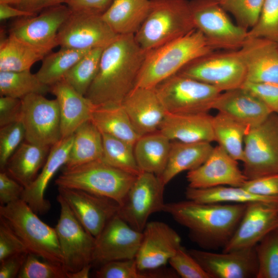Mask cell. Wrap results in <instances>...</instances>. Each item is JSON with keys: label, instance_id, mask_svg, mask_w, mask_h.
<instances>
[{"label": "cell", "instance_id": "74e56055", "mask_svg": "<svg viewBox=\"0 0 278 278\" xmlns=\"http://www.w3.org/2000/svg\"><path fill=\"white\" fill-rule=\"evenodd\" d=\"M50 86L42 83L30 70L19 72L0 71L1 96L22 99L31 94L45 95Z\"/></svg>", "mask_w": 278, "mask_h": 278}, {"label": "cell", "instance_id": "f907efd6", "mask_svg": "<svg viewBox=\"0 0 278 278\" xmlns=\"http://www.w3.org/2000/svg\"><path fill=\"white\" fill-rule=\"evenodd\" d=\"M240 187L254 195L278 197V173L247 180Z\"/></svg>", "mask_w": 278, "mask_h": 278}, {"label": "cell", "instance_id": "816d5d0a", "mask_svg": "<svg viewBox=\"0 0 278 278\" xmlns=\"http://www.w3.org/2000/svg\"><path fill=\"white\" fill-rule=\"evenodd\" d=\"M24 187L5 170L0 172V203L4 205L21 199Z\"/></svg>", "mask_w": 278, "mask_h": 278}, {"label": "cell", "instance_id": "9f6ffc18", "mask_svg": "<svg viewBox=\"0 0 278 278\" xmlns=\"http://www.w3.org/2000/svg\"><path fill=\"white\" fill-rule=\"evenodd\" d=\"M66 0H21L16 7L19 9L36 14L43 9L62 5Z\"/></svg>", "mask_w": 278, "mask_h": 278}, {"label": "cell", "instance_id": "d6a6232c", "mask_svg": "<svg viewBox=\"0 0 278 278\" xmlns=\"http://www.w3.org/2000/svg\"><path fill=\"white\" fill-rule=\"evenodd\" d=\"M102 154V134L88 120L74 133V138L64 168H71L100 160Z\"/></svg>", "mask_w": 278, "mask_h": 278}, {"label": "cell", "instance_id": "9a60e30c", "mask_svg": "<svg viewBox=\"0 0 278 278\" xmlns=\"http://www.w3.org/2000/svg\"><path fill=\"white\" fill-rule=\"evenodd\" d=\"M142 236L117 215L95 237L92 264L135 258Z\"/></svg>", "mask_w": 278, "mask_h": 278}, {"label": "cell", "instance_id": "7c38bea8", "mask_svg": "<svg viewBox=\"0 0 278 278\" xmlns=\"http://www.w3.org/2000/svg\"><path fill=\"white\" fill-rule=\"evenodd\" d=\"M164 187L155 174L141 172L119 206L117 215L131 227L142 232L149 217L163 211Z\"/></svg>", "mask_w": 278, "mask_h": 278}, {"label": "cell", "instance_id": "f1b7e54d", "mask_svg": "<svg viewBox=\"0 0 278 278\" xmlns=\"http://www.w3.org/2000/svg\"><path fill=\"white\" fill-rule=\"evenodd\" d=\"M150 0H113L101 14L118 35L135 34L146 18Z\"/></svg>", "mask_w": 278, "mask_h": 278}, {"label": "cell", "instance_id": "2e32d148", "mask_svg": "<svg viewBox=\"0 0 278 278\" xmlns=\"http://www.w3.org/2000/svg\"><path fill=\"white\" fill-rule=\"evenodd\" d=\"M72 11L62 4L46 9L39 15L23 17L15 22L9 34L49 54L58 46L59 30Z\"/></svg>", "mask_w": 278, "mask_h": 278}, {"label": "cell", "instance_id": "d590c367", "mask_svg": "<svg viewBox=\"0 0 278 278\" xmlns=\"http://www.w3.org/2000/svg\"><path fill=\"white\" fill-rule=\"evenodd\" d=\"M212 124L218 145L233 159L242 162L244 138L250 128L219 112L213 116Z\"/></svg>", "mask_w": 278, "mask_h": 278}, {"label": "cell", "instance_id": "7402d4cb", "mask_svg": "<svg viewBox=\"0 0 278 278\" xmlns=\"http://www.w3.org/2000/svg\"><path fill=\"white\" fill-rule=\"evenodd\" d=\"M121 105L141 136L159 131L167 113L154 88L134 87Z\"/></svg>", "mask_w": 278, "mask_h": 278}, {"label": "cell", "instance_id": "f546056e", "mask_svg": "<svg viewBox=\"0 0 278 278\" xmlns=\"http://www.w3.org/2000/svg\"><path fill=\"white\" fill-rule=\"evenodd\" d=\"M50 147L23 142L8 160L5 171L24 188L35 180Z\"/></svg>", "mask_w": 278, "mask_h": 278}, {"label": "cell", "instance_id": "d4e9b609", "mask_svg": "<svg viewBox=\"0 0 278 278\" xmlns=\"http://www.w3.org/2000/svg\"><path fill=\"white\" fill-rule=\"evenodd\" d=\"M213 109L249 128L260 124L273 113L265 103L242 88L221 92L214 102Z\"/></svg>", "mask_w": 278, "mask_h": 278}, {"label": "cell", "instance_id": "5bb4252c", "mask_svg": "<svg viewBox=\"0 0 278 278\" xmlns=\"http://www.w3.org/2000/svg\"><path fill=\"white\" fill-rule=\"evenodd\" d=\"M118 36L101 14L72 10L59 30L57 41L61 48L89 50L105 48Z\"/></svg>", "mask_w": 278, "mask_h": 278}, {"label": "cell", "instance_id": "91938a15", "mask_svg": "<svg viewBox=\"0 0 278 278\" xmlns=\"http://www.w3.org/2000/svg\"><path fill=\"white\" fill-rule=\"evenodd\" d=\"M21 0H0V3H6L10 5L15 4L16 5Z\"/></svg>", "mask_w": 278, "mask_h": 278}, {"label": "cell", "instance_id": "bcb514c9", "mask_svg": "<svg viewBox=\"0 0 278 278\" xmlns=\"http://www.w3.org/2000/svg\"><path fill=\"white\" fill-rule=\"evenodd\" d=\"M25 139V129L21 121L0 127L1 171L5 170L8 160Z\"/></svg>", "mask_w": 278, "mask_h": 278}, {"label": "cell", "instance_id": "ac0fdd59", "mask_svg": "<svg viewBox=\"0 0 278 278\" xmlns=\"http://www.w3.org/2000/svg\"><path fill=\"white\" fill-rule=\"evenodd\" d=\"M58 189L81 224L95 237L118 214L119 205L111 199L78 189Z\"/></svg>", "mask_w": 278, "mask_h": 278}, {"label": "cell", "instance_id": "8fae6325", "mask_svg": "<svg viewBox=\"0 0 278 278\" xmlns=\"http://www.w3.org/2000/svg\"><path fill=\"white\" fill-rule=\"evenodd\" d=\"M57 200L60 206V213L55 229L63 266L68 272H75L92 264L95 237L84 228L59 194Z\"/></svg>", "mask_w": 278, "mask_h": 278}, {"label": "cell", "instance_id": "d6986e66", "mask_svg": "<svg viewBox=\"0 0 278 278\" xmlns=\"http://www.w3.org/2000/svg\"><path fill=\"white\" fill-rule=\"evenodd\" d=\"M255 246L221 253L193 249L187 251L211 278H252L256 277L258 271Z\"/></svg>", "mask_w": 278, "mask_h": 278}, {"label": "cell", "instance_id": "94428289", "mask_svg": "<svg viewBox=\"0 0 278 278\" xmlns=\"http://www.w3.org/2000/svg\"><path fill=\"white\" fill-rule=\"evenodd\" d=\"M216 1H218V2H221L222 0H216Z\"/></svg>", "mask_w": 278, "mask_h": 278}, {"label": "cell", "instance_id": "8d00e7d4", "mask_svg": "<svg viewBox=\"0 0 278 278\" xmlns=\"http://www.w3.org/2000/svg\"><path fill=\"white\" fill-rule=\"evenodd\" d=\"M89 50L61 48L56 52L48 54L36 74L42 83L51 86L63 79L66 73Z\"/></svg>", "mask_w": 278, "mask_h": 278}, {"label": "cell", "instance_id": "11a10c76", "mask_svg": "<svg viewBox=\"0 0 278 278\" xmlns=\"http://www.w3.org/2000/svg\"><path fill=\"white\" fill-rule=\"evenodd\" d=\"M28 253L15 254L0 262V278L18 277Z\"/></svg>", "mask_w": 278, "mask_h": 278}, {"label": "cell", "instance_id": "4316f807", "mask_svg": "<svg viewBox=\"0 0 278 278\" xmlns=\"http://www.w3.org/2000/svg\"><path fill=\"white\" fill-rule=\"evenodd\" d=\"M212 121L208 113L167 112L159 131L171 141L211 143L215 141Z\"/></svg>", "mask_w": 278, "mask_h": 278}, {"label": "cell", "instance_id": "277c9868", "mask_svg": "<svg viewBox=\"0 0 278 278\" xmlns=\"http://www.w3.org/2000/svg\"><path fill=\"white\" fill-rule=\"evenodd\" d=\"M194 29L187 0H150L148 13L134 38L147 53Z\"/></svg>", "mask_w": 278, "mask_h": 278}, {"label": "cell", "instance_id": "44dd1931", "mask_svg": "<svg viewBox=\"0 0 278 278\" xmlns=\"http://www.w3.org/2000/svg\"><path fill=\"white\" fill-rule=\"evenodd\" d=\"M188 187L206 188L221 185L240 187L248 180L237 161L217 145L207 159L198 168L188 171Z\"/></svg>", "mask_w": 278, "mask_h": 278}, {"label": "cell", "instance_id": "52a82bcc", "mask_svg": "<svg viewBox=\"0 0 278 278\" xmlns=\"http://www.w3.org/2000/svg\"><path fill=\"white\" fill-rule=\"evenodd\" d=\"M193 23L215 50H236L247 39L248 31L234 23L216 0L189 2Z\"/></svg>", "mask_w": 278, "mask_h": 278}, {"label": "cell", "instance_id": "681fc988", "mask_svg": "<svg viewBox=\"0 0 278 278\" xmlns=\"http://www.w3.org/2000/svg\"><path fill=\"white\" fill-rule=\"evenodd\" d=\"M265 103L272 112L278 110V83L246 81L241 87Z\"/></svg>", "mask_w": 278, "mask_h": 278}, {"label": "cell", "instance_id": "1f68e13d", "mask_svg": "<svg viewBox=\"0 0 278 278\" xmlns=\"http://www.w3.org/2000/svg\"><path fill=\"white\" fill-rule=\"evenodd\" d=\"M91 121L101 133L134 145L140 135L121 105L94 106Z\"/></svg>", "mask_w": 278, "mask_h": 278}, {"label": "cell", "instance_id": "83f0119b", "mask_svg": "<svg viewBox=\"0 0 278 278\" xmlns=\"http://www.w3.org/2000/svg\"><path fill=\"white\" fill-rule=\"evenodd\" d=\"M214 147L209 142L171 141L166 166L158 176L165 186L180 173L201 165L211 154Z\"/></svg>", "mask_w": 278, "mask_h": 278}, {"label": "cell", "instance_id": "6da1fadb", "mask_svg": "<svg viewBox=\"0 0 278 278\" xmlns=\"http://www.w3.org/2000/svg\"><path fill=\"white\" fill-rule=\"evenodd\" d=\"M146 54L134 34L119 35L104 48L85 97L95 106L121 105L134 87Z\"/></svg>", "mask_w": 278, "mask_h": 278}, {"label": "cell", "instance_id": "6125c7cd", "mask_svg": "<svg viewBox=\"0 0 278 278\" xmlns=\"http://www.w3.org/2000/svg\"><path fill=\"white\" fill-rule=\"evenodd\" d=\"M276 113L278 114V110H277V112Z\"/></svg>", "mask_w": 278, "mask_h": 278}, {"label": "cell", "instance_id": "7a4b0ae2", "mask_svg": "<svg viewBox=\"0 0 278 278\" xmlns=\"http://www.w3.org/2000/svg\"><path fill=\"white\" fill-rule=\"evenodd\" d=\"M247 203L222 204L187 200L165 203L169 214L189 231L190 239L206 250L223 248L236 231Z\"/></svg>", "mask_w": 278, "mask_h": 278}, {"label": "cell", "instance_id": "e575fe53", "mask_svg": "<svg viewBox=\"0 0 278 278\" xmlns=\"http://www.w3.org/2000/svg\"><path fill=\"white\" fill-rule=\"evenodd\" d=\"M185 194L187 199L200 203H247L258 201L278 203V197L254 195L247 192L241 187L221 185L206 188H195L188 186Z\"/></svg>", "mask_w": 278, "mask_h": 278}, {"label": "cell", "instance_id": "60d3db41", "mask_svg": "<svg viewBox=\"0 0 278 278\" xmlns=\"http://www.w3.org/2000/svg\"><path fill=\"white\" fill-rule=\"evenodd\" d=\"M97 278H157L167 277V273L159 268L141 270L135 259L111 261L102 265L95 272Z\"/></svg>", "mask_w": 278, "mask_h": 278}, {"label": "cell", "instance_id": "7dc6e473", "mask_svg": "<svg viewBox=\"0 0 278 278\" xmlns=\"http://www.w3.org/2000/svg\"><path fill=\"white\" fill-rule=\"evenodd\" d=\"M178 275L183 278H211L200 264L183 247L168 261Z\"/></svg>", "mask_w": 278, "mask_h": 278}, {"label": "cell", "instance_id": "db71d44e", "mask_svg": "<svg viewBox=\"0 0 278 278\" xmlns=\"http://www.w3.org/2000/svg\"><path fill=\"white\" fill-rule=\"evenodd\" d=\"M113 0H66V4L73 11L102 14Z\"/></svg>", "mask_w": 278, "mask_h": 278}, {"label": "cell", "instance_id": "603a6c76", "mask_svg": "<svg viewBox=\"0 0 278 278\" xmlns=\"http://www.w3.org/2000/svg\"><path fill=\"white\" fill-rule=\"evenodd\" d=\"M246 69V81L278 83V43L248 38L238 49Z\"/></svg>", "mask_w": 278, "mask_h": 278}, {"label": "cell", "instance_id": "9c48e42d", "mask_svg": "<svg viewBox=\"0 0 278 278\" xmlns=\"http://www.w3.org/2000/svg\"><path fill=\"white\" fill-rule=\"evenodd\" d=\"M167 112L208 113L221 92L195 79L177 73L154 88Z\"/></svg>", "mask_w": 278, "mask_h": 278}, {"label": "cell", "instance_id": "5b68a950", "mask_svg": "<svg viewBox=\"0 0 278 278\" xmlns=\"http://www.w3.org/2000/svg\"><path fill=\"white\" fill-rule=\"evenodd\" d=\"M136 176L97 160L64 167L55 184L58 187L80 189L109 198L120 206Z\"/></svg>", "mask_w": 278, "mask_h": 278}, {"label": "cell", "instance_id": "f6af8a7d", "mask_svg": "<svg viewBox=\"0 0 278 278\" xmlns=\"http://www.w3.org/2000/svg\"><path fill=\"white\" fill-rule=\"evenodd\" d=\"M39 258L29 253L18 278H68V272L63 265Z\"/></svg>", "mask_w": 278, "mask_h": 278}, {"label": "cell", "instance_id": "f5cc1de1", "mask_svg": "<svg viewBox=\"0 0 278 278\" xmlns=\"http://www.w3.org/2000/svg\"><path fill=\"white\" fill-rule=\"evenodd\" d=\"M22 100L6 96L0 97V127L20 121Z\"/></svg>", "mask_w": 278, "mask_h": 278}, {"label": "cell", "instance_id": "be15d7a7", "mask_svg": "<svg viewBox=\"0 0 278 278\" xmlns=\"http://www.w3.org/2000/svg\"><path fill=\"white\" fill-rule=\"evenodd\" d=\"M277 207H278V203H277Z\"/></svg>", "mask_w": 278, "mask_h": 278}, {"label": "cell", "instance_id": "680465c9", "mask_svg": "<svg viewBox=\"0 0 278 278\" xmlns=\"http://www.w3.org/2000/svg\"><path fill=\"white\" fill-rule=\"evenodd\" d=\"M92 264L88 265L75 272H68V278H88L89 277L90 271Z\"/></svg>", "mask_w": 278, "mask_h": 278}, {"label": "cell", "instance_id": "836d02e7", "mask_svg": "<svg viewBox=\"0 0 278 278\" xmlns=\"http://www.w3.org/2000/svg\"><path fill=\"white\" fill-rule=\"evenodd\" d=\"M46 52L9 34L0 44V71L19 72L30 70L43 60Z\"/></svg>", "mask_w": 278, "mask_h": 278}, {"label": "cell", "instance_id": "ba28073f", "mask_svg": "<svg viewBox=\"0 0 278 278\" xmlns=\"http://www.w3.org/2000/svg\"><path fill=\"white\" fill-rule=\"evenodd\" d=\"M178 73L221 92L241 88L246 81V69L238 49L209 52L188 63Z\"/></svg>", "mask_w": 278, "mask_h": 278}, {"label": "cell", "instance_id": "4fadbf2b", "mask_svg": "<svg viewBox=\"0 0 278 278\" xmlns=\"http://www.w3.org/2000/svg\"><path fill=\"white\" fill-rule=\"evenodd\" d=\"M22 100L20 121L25 132V141L51 147L62 138L58 102L44 95L31 94Z\"/></svg>", "mask_w": 278, "mask_h": 278}, {"label": "cell", "instance_id": "484cf974", "mask_svg": "<svg viewBox=\"0 0 278 278\" xmlns=\"http://www.w3.org/2000/svg\"><path fill=\"white\" fill-rule=\"evenodd\" d=\"M50 92L59 106L62 138L73 135L81 125L91 120L95 105L64 79L50 86Z\"/></svg>", "mask_w": 278, "mask_h": 278}, {"label": "cell", "instance_id": "ffe728a7", "mask_svg": "<svg viewBox=\"0 0 278 278\" xmlns=\"http://www.w3.org/2000/svg\"><path fill=\"white\" fill-rule=\"evenodd\" d=\"M142 233V241L135 258L141 270L160 268L182 247L180 235L163 222H148Z\"/></svg>", "mask_w": 278, "mask_h": 278}, {"label": "cell", "instance_id": "ee69618b", "mask_svg": "<svg viewBox=\"0 0 278 278\" xmlns=\"http://www.w3.org/2000/svg\"><path fill=\"white\" fill-rule=\"evenodd\" d=\"M248 38H264L278 43V0H264L259 19L248 31Z\"/></svg>", "mask_w": 278, "mask_h": 278}, {"label": "cell", "instance_id": "f35d334b", "mask_svg": "<svg viewBox=\"0 0 278 278\" xmlns=\"http://www.w3.org/2000/svg\"><path fill=\"white\" fill-rule=\"evenodd\" d=\"M101 134L102 154L100 160L116 168L138 175L141 171L135 158L134 145L108 134Z\"/></svg>", "mask_w": 278, "mask_h": 278}, {"label": "cell", "instance_id": "ab89813d", "mask_svg": "<svg viewBox=\"0 0 278 278\" xmlns=\"http://www.w3.org/2000/svg\"><path fill=\"white\" fill-rule=\"evenodd\" d=\"M105 48L88 51L65 75L63 79L80 94L85 96L95 79Z\"/></svg>", "mask_w": 278, "mask_h": 278}, {"label": "cell", "instance_id": "30bf717a", "mask_svg": "<svg viewBox=\"0 0 278 278\" xmlns=\"http://www.w3.org/2000/svg\"><path fill=\"white\" fill-rule=\"evenodd\" d=\"M243 172L248 180L278 173V114L250 128L244 138Z\"/></svg>", "mask_w": 278, "mask_h": 278}, {"label": "cell", "instance_id": "c3c4849f", "mask_svg": "<svg viewBox=\"0 0 278 278\" xmlns=\"http://www.w3.org/2000/svg\"><path fill=\"white\" fill-rule=\"evenodd\" d=\"M22 253L29 252L8 222L0 216V262Z\"/></svg>", "mask_w": 278, "mask_h": 278}, {"label": "cell", "instance_id": "7bdbcfd3", "mask_svg": "<svg viewBox=\"0 0 278 278\" xmlns=\"http://www.w3.org/2000/svg\"><path fill=\"white\" fill-rule=\"evenodd\" d=\"M264 0H222L220 4L235 18L236 24L249 30L257 23Z\"/></svg>", "mask_w": 278, "mask_h": 278}, {"label": "cell", "instance_id": "b9f144b4", "mask_svg": "<svg viewBox=\"0 0 278 278\" xmlns=\"http://www.w3.org/2000/svg\"><path fill=\"white\" fill-rule=\"evenodd\" d=\"M258 271L256 278H278V229L255 246Z\"/></svg>", "mask_w": 278, "mask_h": 278}, {"label": "cell", "instance_id": "e0dca14e", "mask_svg": "<svg viewBox=\"0 0 278 278\" xmlns=\"http://www.w3.org/2000/svg\"><path fill=\"white\" fill-rule=\"evenodd\" d=\"M278 229L277 204L263 201L247 203L244 214L222 252L252 248Z\"/></svg>", "mask_w": 278, "mask_h": 278}, {"label": "cell", "instance_id": "cb8c5ba5", "mask_svg": "<svg viewBox=\"0 0 278 278\" xmlns=\"http://www.w3.org/2000/svg\"><path fill=\"white\" fill-rule=\"evenodd\" d=\"M74 134L61 139L51 146L47 159L35 180L24 188L21 199L37 214H44L50 208L45 192L52 178L67 162Z\"/></svg>", "mask_w": 278, "mask_h": 278}, {"label": "cell", "instance_id": "8992f818", "mask_svg": "<svg viewBox=\"0 0 278 278\" xmlns=\"http://www.w3.org/2000/svg\"><path fill=\"white\" fill-rule=\"evenodd\" d=\"M4 218L23 241L29 253L50 263L63 265L55 228L42 221L22 199L0 206Z\"/></svg>", "mask_w": 278, "mask_h": 278}, {"label": "cell", "instance_id": "3957f363", "mask_svg": "<svg viewBox=\"0 0 278 278\" xmlns=\"http://www.w3.org/2000/svg\"><path fill=\"white\" fill-rule=\"evenodd\" d=\"M213 50L202 33L195 28L147 52L134 87L155 88L193 60Z\"/></svg>", "mask_w": 278, "mask_h": 278}, {"label": "cell", "instance_id": "6f0895ef", "mask_svg": "<svg viewBox=\"0 0 278 278\" xmlns=\"http://www.w3.org/2000/svg\"><path fill=\"white\" fill-rule=\"evenodd\" d=\"M36 14L14 8L10 4L0 3V20L4 21L10 18L16 17H28L34 16Z\"/></svg>", "mask_w": 278, "mask_h": 278}, {"label": "cell", "instance_id": "4dcf8cb0", "mask_svg": "<svg viewBox=\"0 0 278 278\" xmlns=\"http://www.w3.org/2000/svg\"><path fill=\"white\" fill-rule=\"evenodd\" d=\"M171 140L159 131L142 135L134 145V152L141 172L160 176L168 161Z\"/></svg>", "mask_w": 278, "mask_h": 278}]
</instances>
